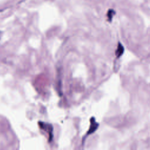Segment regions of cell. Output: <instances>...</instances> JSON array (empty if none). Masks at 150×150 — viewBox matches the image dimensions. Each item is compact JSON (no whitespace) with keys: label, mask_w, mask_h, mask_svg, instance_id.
<instances>
[{"label":"cell","mask_w":150,"mask_h":150,"mask_svg":"<svg viewBox=\"0 0 150 150\" xmlns=\"http://www.w3.org/2000/svg\"><path fill=\"white\" fill-rule=\"evenodd\" d=\"M124 51V49L123 46L120 43H118L117 48L115 52V54L117 57H118V58L120 57L123 54Z\"/></svg>","instance_id":"cell-2"},{"label":"cell","mask_w":150,"mask_h":150,"mask_svg":"<svg viewBox=\"0 0 150 150\" xmlns=\"http://www.w3.org/2000/svg\"><path fill=\"white\" fill-rule=\"evenodd\" d=\"M41 125L40 127L42 128H43V129H46L47 130V131L49 132V134L50 135V137H52V126H51L50 125H48L47 124H45V123H41Z\"/></svg>","instance_id":"cell-3"},{"label":"cell","mask_w":150,"mask_h":150,"mask_svg":"<svg viewBox=\"0 0 150 150\" xmlns=\"http://www.w3.org/2000/svg\"><path fill=\"white\" fill-rule=\"evenodd\" d=\"M98 127V124L96 121L95 118H94V117L91 118V119H90V128H89V129H88V131H87L86 135H85V137L84 138V139L86 137H87V136H88L89 135H90V134H93V132H94L96 131V129H97ZM84 139H83V140H84Z\"/></svg>","instance_id":"cell-1"}]
</instances>
